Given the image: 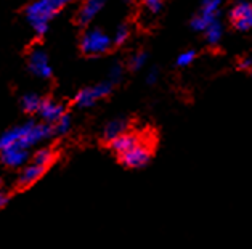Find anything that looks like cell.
<instances>
[{
    "label": "cell",
    "instance_id": "7402d4cb",
    "mask_svg": "<svg viewBox=\"0 0 252 249\" xmlns=\"http://www.w3.org/2000/svg\"><path fill=\"white\" fill-rule=\"evenodd\" d=\"M146 60H148V55H146V53H143V52L135 53L133 57L130 58V68L137 71V70H140V68H143V65L146 63Z\"/></svg>",
    "mask_w": 252,
    "mask_h": 249
},
{
    "label": "cell",
    "instance_id": "603a6c76",
    "mask_svg": "<svg viewBox=\"0 0 252 249\" xmlns=\"http://www.w3.org/2000/svg\"><path fill=\"white\" fill-rule=\"evenodd\" d=\"M122 77V68L119 63H114L111 66V70H109V82H119Z\"/></svg>",
    "mask_w": 252,
    "mask_h": 249
},
{
    "label": "cell",
    "instance_id": "8992f818",
    "mask_svg": "<svg viewBox=\"0 0 252 249\" xmlns=\"http://www.w3.org/2000/svg\"><path fill=\"white\" fill-rule=\"evenodd\" d=\"M29 71L32 72L34 76L42 77V79H48L52 76L50 61H48L47 53L42 48H35L31 52V55H29Z\"/></svg>",
    "mask_w": 252,
    "mask_h": 249
},
{
    "label": "cell",
    "instance_id": "ffe728a7",
    "mask_svg": "<svg viewBox=\"0 0 252 249\" xmlns=\"http://www.w3.org/2000/svg\"><path fill=\"white\" fill-rule=\"evenodd\" d=\"M69 127H71V117H69V114H64L57 124H55V134L64 135L67 130H69Z\"/></svg>",
    "mask_w": 252,
    "mask_h": 249
},
{
    "label": "cell",
    "instance_id": "3957f363",
    "mask_svg": "<svg viewBox=\"0 0 252 249\" xmlns=\"http://www.w3.org/2000/svg\"><path fill=\"white\" fill-rule=\"evenodd\" d=\"M113 45V39L101 29H89L87 33L82 36L81 47L82 52L87 55H103L106 53Z\"/></svg>",
    "mask_w": 252,
    "mask_h": 249
},
{
    "label": "cell",
    "instance_id": "f546056e",
    "mask_svg": "<svg viewBox=\"0 0 252 249\" xmlns=\"http://www.w3.org/2000/svg\"><path fill=\"white\" fill-rule=\"evenodd\" d=\"M126 2H130V0H126Z\"/></svg>",
    "mask_w": 252,
    "mask_h": 249
},
{
    "label": "cell",
    "instance_id": "484cf974",
    "mask_svg": "<svg viewBox=\"0 0 252 249\" xmlns=\"http://www.w3.org/2000/svg\"><path fill=\"white\" fill-rule=\"evenodd\" d=\"M158 80V70L155 68V70H151L150 72H148V77H146V82L148 84H155Z\"/></svg>",
    "mask_w": 252,
    "mask_h": 249
},
{
    "label": "cell",
    "instance_id": "7c38bea8",
    "mask_svg": "<svg viewBox=\"0 0 252 249\" xmlns=\"http://www.w3.org/2000/svg\"><path fill=\"white\" fill-rule=\"evenodd\" d=\"M126 129H127V121L126 119H113V121H109L106 126H104V130H103L104 140L111 142L114 139H118L119 135L126 134Z\"/></svg>",
    "mask_w": 252,
    "mask_h": 249
},
{
    "label": "cell",
    "instance_id": "4fadbf2b",
    "mask_svg": "<svg viewBox=\"0 0 252 249\" xmlns=\"http://www.w3.org/2000/svg\"><path fill=\"white\" fill-rule=\"evenodd\" d=\"M42 102H44V100H42L37 93H26V95L21 98V108L23 111H26V113H39Z\"/></svg>",
    "mask_w": 252,
    "mask_h": 249
},
{
    "label": "cell",
    "instance_id": "277c9868",
    "mask_svg": "<svg viewBox=\"0 0 252 249\" xmlns=\"http://www.w3.org/2000/svg\"><path fill=\"white\" fill-rule=\"evenodd\" d=\"M113 90V82H101L94 87H87L74 97V103L79 108H90L98 102L100 98H104L109 95Z\"/></svg>",
    "mask_w": 252,
    "mask_h": 249
},
{
    "label": "cell",
    "instance_id": "44dd1931",
    "mask_svg": "<svg viewBox=\"0 0 252 249\" xmlns=\"http://www.w3.org/2000/svg\"><path fill=\"white\" fill-rule=\"evenodd\" d=\"M194 57H196L194 50H187V52H183L182 55H178L177 66H188V65H191V61L194 60Z\"/></svg>",
    "mask_w": 252,
    "mask_h": 249
},
{
    "label": "cell",
    "instance_id": "30bf717a",
    "mask_svg": "<svg viewBox=\"0 0 252 249\" xmlns=\"http://www.w3.org/2000/svg\"><path fill=\"white\" fill-rule=\"evenodd\" d=\"M141 140H140V137L137 134H122L119 135L118 139H114L109 142V148H111V151L116 153L118 156H121V154H124L127 153L128 149H132L135 145H138Z\"/></svg>",
    "mask_w": 252,
    "mask_h": 249
},
{
    "label": "cell",
    "instance_id": "9a60e30c",
    "mask_svg": "<svg viewBox=\"0 0 252 249\" xmlns=\"http://www.w3.org/2000/svg\"><path fill=\"white\" fill-rule=\"evenodd\" d=\"M248 16H252V3L249 2L236 3L235 8H233L230 13L231 21H238V20H241V18H248Z\"/></svg>",
    "mask_w": 252,
    "mask_h": 249
},
{
    "label": "cell",
    "instance_id": "5b68a950",
    "mask_svg": "<svg viewBox=\"0 0 252 249\" xmlns=\"http://www.w3.org/2000/svg\"><path fill=\"white\" fill-rule=\"evenodd\" d=\"M150 159H151V148L143 142H140L138 145H135L132 149H128L127 153L119 156L121 163L126 167H130V169H140V167H145L150 163Z\"/></svg>",
    "mask_w": 252,
    "mask_h": 249
},
{
    "label": "cell",
    "instance_id": "2e32d148",
    "mask_svg": "<svg viewBox=\"0 0 252 249\" xmlns=\"http://www.w3.org/2000/svg\"><path fill=\"white\" fill-rule=\"evenodd\" d=\"M53 158H55V153H53V149H52V148H40L39 151H35V153H34L32 163L48 167V166L52 164Z\"/></svg>",
    "mask_w": 252,
    "mask_h": 249
},
{
    "label": "cell",
    "instance_id": "cb8c5ba5",
    "mask_svg": "<svg viewBox=\"0 0 252 249\" xmlns=\"http://www.w3.org/2000/svg\"><path fill=\"white\" fill-rule=\"evenodd\" d=\"M233 23H235V28L238 31H249V29H252V16L241 18V20L233 21Z\"/></svg>",
    "mask_w": 252,
    "mask_h": 249
},
{
    "label": "cell",
    "instance_id": "8fae6325",
    "mask_svg": "<svg viewBox=\"0 0 252 249\" xmlns=\"http://www.w3.org/2000/svg\"><path fill=\"white\" fill-rule=\"evenodd\" d=\"M104 3H106V0H85L82 8L79 10L77 21L81 24L92 23V20H95L96 15L101 11V8L104 7Z\"/></svg>",
    "mask_w": 252,
    "mask_h": 249
},
{
    "label": "cell",
    "instance_id": "e0dca14e",
    "mask_svg": "<svg viewBox=\"0 0 252 249\" xmlns=\"http://www.w3.org/2000/svg\"><path fill=\"white\" fill-rule=\"evenodd\" d=\"M220 5H222V0H204V2H202L201 15H206V16H214V18H217Z\"/></svg>",
    "mask_w": 252,
    "mask_h": 249
},
{
    "label": "cell",
    "instance_id": "f1b7e54d",
    "mask_svg": "<svg viewBox=\"0 0 252 249\" xmlns=\"http://www.w3.org/2000/svg\"><path fill=\"white\" fill-rule=\"evenodd\" d=\"M72 2H77V0H58V3L63 7V5H66V3H72Z\"/></svg>",
    "mask_w": 252,
    "mask_h": 249
},
{
    "label": "cell",
    "instance_id": "5bb4252c",
    "mask_svg": "<svg viewBox=\"0 0 252 249\" xmlns=\"http://www.w3.org/2000/svg\"><path fill=\"white\" fill-rule=\"evenodd\" d=\"M206 40L207 43H211V45H217V43L220 42V39H222L223 36V26L222 23H220L219 20H215L211 26H209L206 31Z\"/></svg>",
    "mask_w": 252,
    "mask_h": 249
},
{
    "label": "cell",
    "instance_id": "d6986e66",
    "mask_svg": "<svg viewBox=\"0 0 252 249\" xmlns=\"http://www.w3.org/2000/svg\"><path fill=\"white\" fill-rule=\"evenodd\" d=\"M128 34H130L128 28L126 26V24H121V26L116 29V33H114L113 43H116V45H122V43L128 39Z\"/></svg>",
    "mask_w": 252,
    "mask_h": 249
},
{
    "label": "cell",
    "instance_id": "52a82bcc",
    "mask_svg": "<svg viewBox=\"0 0 252 249\" xmlns=\"http://www.w3.org/2000/svg\"><path fill=\"white\" fill-rule=\"evenodd\" d=\"M29 159V149L20 148V146H8L2 149V163L10 167V169H16L28 163Z\"/></svg>",
    "mask_w": 252,
    "mask_h": 249
},
{
    "label": "cell",
    "instance_id": "83f0119b",
    "mask_svg": "<svg viewBox=\"0 0 252 249\" xmlns=\"http://www.w3.org/2000/svg\"><path fill=\"white\" fill-rule=\"evenodd\" d=\"M241 68H252V60H244L241 63Z\"/></svg>",
    "mask_w": 252,
    "mask_h": 249
},
{
    "label": "cell",
    "instance_id": "7a4b0ae2",
    "mask_svg": "<svg viewBox=\"0 0 252 249\" xmlns=\"http://www.w3.org/2000/svg\"><path fill=\"white\" fill-rule=\"evenodd\" d=\"M60 7L58 0H35L26 8L28 21L39 36H44L48 31V21L57 15Z\"/></svg>",
    "mask_w": 252,
    "mask_h": 249
},
{
    "label": "cell",
    "instance_id": "6da1fadb",
    "mask_svg": "<svg viewBox=\"0 0 252 249\" xmlns=\"http://www.w3.org/2000/svg\"><path fill=\"white\" fill-rule=\"evenodd\" d=\"M53 135H57L53 124H37L35 121H28L21 126H15L3 132L2 139H0V148L3 149L8 146H20L29 149L31 146L37 145Z\"/></svg>",
    "mask_w": 252,
    "mask_h": 249
},
{
    "label": "cell",
    "instance_id": "ac0fdd59",
    "mask_svg": "<svg viewBox=\"0 0 252 249\" xmlns=\"http://www.w3.org/2000/svg\"><path fill=\"white\" fill-rule=\"evenodd\" d=\"M217 20V18H214V16H206V15H199V16H196L194 20L191 21V28L194 29V31H204L211 26V24Z\"/></svg>",
    "mask_w": 252,
    "mask_h": 249
},
{
    "label": "cell",
    "instance_id": "ba28073f",
    "mask_svg": "<svg viewBox=\"0 0 252 249\" xmlns=\"http://www.w3.org/2000/svg\"><path fill=\"white\" fill-rule=\"evenodd\" d=\"M47 171L45 166H40V164H29L26 166L24 169L21 171V174L18 176V180H16V185L20 186V188H28V186L34 185L37 180L44 176Z\"/></svg>",
    "mask_w": 252,
    "mask_h": 249
},
{
    "label": "cell",
    "instance_id": "4316f807",
    "mask_svg": "<svg viewBox=\"0 0 252 249\" xmlns=\"http://www.w3.org/2000/svg\"><path fill=\"white\" fill-rule=\"evenodd\" d=\"M8 201H10V195H8L7 191H3L2 195H0V206L5 208L8 204Z\"/></svg>",
    "mask_w": 252,
    "mask_h": 249
},
{
    "label": "cell",
    "instance_id": "9c48e42d",
    "mask_svg": "<svg viewBox=\"0 0 252 249\" xmlns=\"http://www.w3.org/2000/svg\"><path fill=\"white\" fill-rule=\"evenodd\" d=\"M64 114L66 113H64L63 105L53 102V100H44V102H42V107L39 109V116L42 117V119H44L45 122H48V124H53V126Z\"/></svg>",
    "mask_w": 252,
    "mask_h": 249
},
{
    "label": "cell",
    "instance_id": "d4e9b609",
    "mask_svg": "<svg viewBox=\"0 0 252 249\" xmlns=\"http://www.w3.org/2000/svg\"><path fill=\"white\" fill-rule=\"evenodd\" d=\"M145 3L153 13H158V11L161 10V0H145Z\"/></svg>",
    "mask_w": 252,
    "mask_h": 249
}]
</instances>
